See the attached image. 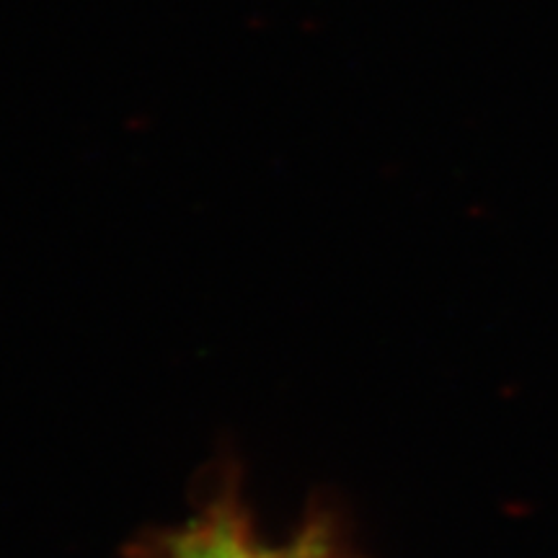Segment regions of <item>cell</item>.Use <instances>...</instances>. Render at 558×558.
<instances>
[{
    "instance_id": "cell-1",
    "label": "cell",
    "mask_w": 558,
    "mask_h": 558,
    "mask_svg": "<svg viewBox=\"0 0 558 558\" xmlns=\"http://www.w3.org/2000/svg\"><path fill=\"white\" fill-rule=\"evenodd\" d=\"M177 558H316L311 550H303V554H275V550H262L251 543L243 530L233 527V522L228 518H220L209 522L199 530V533H192L190 538L184 541Z\"/></svg>"
}]
</instances>
